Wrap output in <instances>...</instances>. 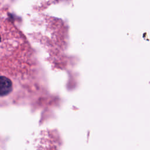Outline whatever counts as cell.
<instances>
[{"label":"cell","instance_id":"obj_1","mask_svg":"<svg viewBox=\"0 0 150 150\" xmlns=\"http://www.w3.org/2000/svg\"><path fill=\"white\" fill-rule=\"evenodd\" d=\"M11 80L5 76H0V97L7 96L12 90Z\"/></svg>","mask_w":150,"mask_h":150}]
</instances>
